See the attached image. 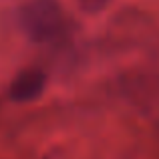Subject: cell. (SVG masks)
Segmentation results:
<instances>
[{"label":"cell","instance_id":"cell-2","mask_svg":"<svg viewBox=\"0 0 159 159\" xmlns=\"http://www.w3.org/2000/svg\"><path fill=\"white\" fill-rule=\"evenodd\" d=\"M48 83V75L39 66L24 69L12 79L10 83V97L18 103H28L34 101L43 95L44 87Z\"/></svg>","mask_w":159,"mask_h":159},{"label":"cell","instance_id":"cell-3","mask_svg":"<svg viewBox=\"0 0 159 159\" xmlns=\"http://www.w3.org/2000/svg\"><path fill=\"white\" fill-rule=\"evenodd\" d=\"M111 2V0H79V4H81V8L85 12H101L103 8H107V4Z\"/></svg>","mask_w":159,"mask_h":159},{"label":"cell","instance_id":"cell-1","mask_svg":"<svg viewBox=\"0 0 159 159\" xmlns=\"http://www.w3.org/2000/svg\"><path fill=\"white\" fill-rule=\"evenodd\" d=\"M18 24L32 43H52L66 30L58 0H28L18 8Z\"/></svg>","mask_w":159,"mask_h":159}]
</instances>
